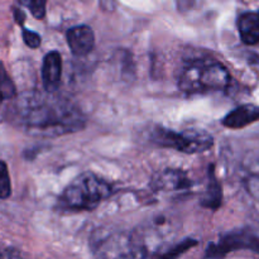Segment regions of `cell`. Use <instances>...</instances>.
<instances>
[{
	"mask_svg": "<svg viewBox=\"0 0 259 259\" xmlns=\"http://www.w3.org/2000/svg\"><path fill=\"white\" fill-rule=\"evenodd\" d=\"M223 199V191L222 186H220L219 181L215 177L214 167H210L209 171V184H207L206 192H205L204 197L201 200V205L209 209L217 210L218 207L222 205Z\"/></svg>",
	"mask_w": 259,
	"mask_h": 259,
	"instance_id": "cell-11",
	"label": "cell"
},
{
	"mask_svg": "<svg viewBox=\"0 0 259 259\" xmlns=\"http://www.w3.org/2000/svg\"><path fill=\"white\" fill-rule=\"evenodd\" d=\"M230 73L224 65L212 60H195L187 63L179 77V88L186 94L222 91L229 86Z\"/></svg>",
	"mask_w": 259,
	"mask_h": 259,
	"instance_id": "cell-2",
	"label": "cell"
},
{
	"mask_svg": "<svg viewBox=\"0 0 259 259\" xmlns=\"http://www.w3.org/2000/svg\"><path fill=\"white\" fill-rule=\"evenodd\" d=\"M113 192L110 184L93 172L76 177L60 196V206L66 210H94Z\"/></svg>",
	"mask_w": 259,
	"mask_h": 259,
	"instance_id": "cell-3",
	"label": "cell"
},
{
	"mask_svg": "<svg viewBox=\"0 0 259 259\" xmlns=\"http://www.w3.org/2000/svg\"><path fill=\"white\" fill-rule=\"evenodd\" d=\"M20 5L28 8L35 19H43L46 15L47 0H18Z\"/></svg>",
	"mask_w": 259,
	"mask_h": 259,
	"instance_id": "cell-13",
	"label": "cell"
},
{
	"mask_svg": "<svg viewBox=\"0 0 259 259\" xmlns=\"http://www.w3.org/2000/svg\"><path fill=\"white\" fill-rule=\"evenodd\" d=\"M0 95L4 99H10L15 95V86L2 61H0Z\"/></svg>",
	"mask_w": 259,
	"mask_h": 259,
	"instance_id": "cell-12",
	"label": "cell"
},
{
	"mask_svg": "<svg viewBox=\"0 0 259 259\" xmlns=\"http://www.w3.org/2000/svg\"><path fill=\"white\" fill-rule=\"evenodd\" d=\"M14 18H15V22L23 27L24 25V20H25V14L22 12L20 9H14Z\"/></svg>",
	"mask_w": 259,
	"mask_h": 259,
	"instance_id": "cell-16",
	"label": "cell"
},
{
	"mask_svg": "<svg viewBox=\"0 0 259 259\" xmlns=\"http://www.w3.org/2000/svg\"><path fill=\"white\" fill-rule=\"evenodd\" d=\"M22 35H23V40H24V43L29 48L39 47L40 42H42L40 35L38 34V33L33 32V30L30 29H27V28H24V25L22 27Z\"/></svg>",
	"mask_w": 259,
	"mask_h": 259,
	"instance_id": "cell-15",
	"label": "cell"
},
{
	"mask_svg": "<svg viewBox=\"0 0 259 259\" xmlns=\"http://www.w3.org/2000/svg\"><path fill=\"white\" fill-rule=\"evenodd\" d=\"M71 52L78 57L89 55L95 46V34L89 25H76L67 30L66 34Z\"/></svg>",
	"mask_w": 259,
	"mask_h": 259,
	"instance_id": "cell-7",
	"label": "cell"
},
{
	"mask_svg": "<svg viewBox=\"0 0 259 259\" xmlns=\"http://www.w3.org/2000/svg\"><path fill=\"white\" fill-rule=\"evenodd\" d=\"M12 194V184H10L9 172L5 162L0 161V200H5Z\"/></svg>",
	"mask_w": 259,
	"mask_h": 259,
	"instance_id": "cell-14",
	"label": "cell"
},
{
	"mask_svg": "<svg viewBox=\"0 0 259 259\" xmlns=\"http://www.w3.org/2000/svg\"><path fill=\"white\" fill-rule=\"evenodd\" d=\"M19 120L28 132L43 137H61L85 126V116L72 101L48 91L25 96L19 105Z\"/></svg>",
	"mask_w": 259,
	"mask_h": 259,
	"instance_id": "cell-1",
	"label": "cell"
},
{
	"mask_svg": "<svg viewBox=\"0 0 259 259\" xmlns=\"http://www.w3.org/2000/svg\"><path fill=\"white\" fill-rule=\"evenodd\" d=\"M62 76V57L57 51H51L43 58L42 82L45 91L56 93L60 88Z\"/></svg>",
	"mask_w": 259,
	"mask_h": 259,
	"instance_id": "cell-8",
	"label": "cell"
},
{
	"mask_svg": "<svg viewBox=\"0 0 259 259\" xmlns=\"http://www.w3.org/2000/svg\"><path fill=\"white\" fill-rule=\"evenodd\" d=\"M151 141L159 147L176 149L187 154L202 153L214 146V138L211 134L196 129L175 132L164 126H156L152 131Z\"/></svg>",
	"mask_w": 259,
	"mask_h": 259,
	"instance_id": "cell-4",
	"label": "cell"
},
{
	"mask_svg": "<svg viewBox=\"0 0 259 259\" xmlns=\"http://www.w3.org/2000/svg\"><path fill=\"white\" fill-rule=\"evenodd\" d=\"M191 180L181 169L166 168L157 172L151 180V186L157 191H180L189 189Z\"/></svg>",
	"mask_w": 259,
	"mask_h": 259,
	"instance_id": "cell-6",
	"label": "cell"
},
{
	"mask_svg": "<svg viewBox=\"0 0 259 259\" xmlns=\"http://www.w3.org/2000/svg\"><path fill=\"white\" fill-rule=\"evenodd\" d=\"M238 32L240 39L247 46H255L259 43V12L243 13L238 18Z\"/></svg>",
	"mask_w": 259,
	"mask_h": 259,
	"instance_id": "cell-10",
	"label": "cell"
},
{
	"mask_svg": "<svg viewBox=\"0 0 259 259\" xmlns=\"http://www.w3.org/2000/svg\"><path fill=\"white\" fill-rule=\"evenodd\" d=\"M3 100H4V98H3V96L0 95V104H2V101H3Z\"/></svg>",
	"mask_w": 259,
	"mask_h": 259,
	"instance_id": "cell-17",
	"label": "cell"
},
{
	"mask_svg": "<svg viewBox=\"0 0 259 259\" xmlns=\"http://www.w3.org/2000/svg\"><path fill=\"white\" fill-rule=\"evenodd\" d=\"M259 120V106L245 104L230 111L223 119V125L230 129H240Z\"/></svg>",
	"mask_w": 259,
	"mask_h": 259,
	"instance_id": "cell-9",
	"label": "cell"
},
{
	"mask_svg": "<svg viewBox=\"0 0 259 259\" xmlns=\"http://www.w3.org/2000/svg\"><path fill=\"white\" fill-rule=\"evenodd\" d=\"M248 249L259 253V239L247 230L233 232L220 238L218 243H211L206 249V257H223L230 252Z\"/></svg>",
	"mask_w": 259,
	"mask_h": 259,
	"instance_id": "cell-5",
	"label": "cell"
}]
</instances>
